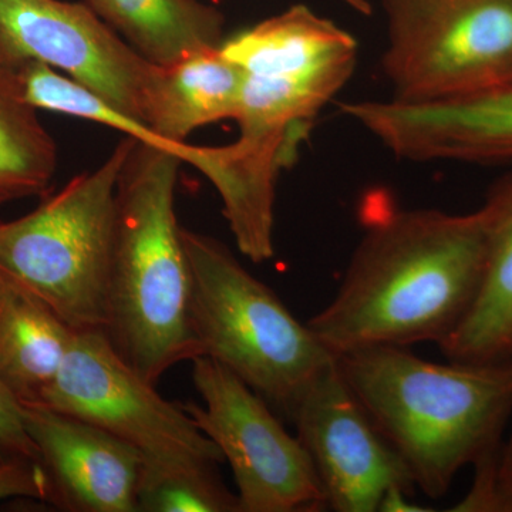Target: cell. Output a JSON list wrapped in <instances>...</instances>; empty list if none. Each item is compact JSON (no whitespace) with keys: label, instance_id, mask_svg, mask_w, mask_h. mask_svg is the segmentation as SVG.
Instances as JSON below:
<instances>
[{"label":"cell","instance_id":"1","mask_svg":"<svg viewBox=\"0 0 512 512\" xmlns=\"http://www.w3.org/2000/svg\"><path fill=\"white\" fill-rule=\"evenodd\" d=\"M221 52L242 72L239 136L227 146H187L183 161L220 194L241 254L262 264L275 255L279 177L355 72L357 42L332 20L295 5L225 39Z\"/></svg>","mask_w":512,"mask_h":512},{"label":"cell","instance_id":"2","mask_svg":"<svg viewBox=\"0 0 512 512\" xmlns=\"http://www.w3.org/2000/svg\"><path fill=\"white\" fill-rule=\"evenodd\" d=\"M485 241L481 207L467 214L389 211L367 225L338 292L308 326L335 356L439 345L476 299Z\"/></svg>","mask_w":512,"mask_h":512},{"label":"cell","instance_id":"3","mask_svg":"<svg viewBox=\"0 0 512 512\" xmlns=\"http://www.w3.org/2000/svg\"><path fill=\"white\" fill-rule=\"evenodd\" d=\"M343 380L394 448L416 488L439 500L501 444L512 412V360L436 363L402 346L336 356Z\"/></svg>","mask_w":512,"mask_h":512},{"label":"cell","instance_id":"4","mask_svg":"<svg viewBox=\"0 0 512 512\" xmlns=\"http://www.w3.org/2000/svg\"><path fill=\"white\" fill-rule=\"evenodd\" d=\"M177 147L136 141L116 190L106 333L120 356L157 384L201 356L190 322L191 274L175 217Z\"/></svg>","mask_w":512,"mask_h":512},{"label":"cell","instance_id":"5","mask_svg":"<svg viewBox=\"0 0 512 512\" xmlns=\"http://www.w3.org/2000/svg\"><path fill=\"white\" fill-rule=\"evenodd\" d=\"M190 264V322L201 356L217 360L292 419L336 356L218 239L181 229Z\"/></svg>","mask_w":512,"mask_h":512},{"label":"cell","instance_id":"6","mask_svg":"<svg viewBox=\"0 0 512 512\" xmlns=\"http://www.w3.org/2000/svg\"><path fill=\"white\" fill-rule=\"evenodd\" d=\"M137 138L124 136L92 173L15 221L0 222V272L35 293L74 330H106L116 190Z\"/></svg>","mask_w":512,"mask_h":512},{"label":"cell","instance_id":"7","mask_svg":"<svg viewBox=\"0 0 512 512\" xmlns=\"http://www.w3.org/2000/svg\"><path fill=\"white\" fill-rule=\"evenodd\" d=\"M392 99L430 101L512 86V0H383Z\"/></svg>","mask_w":512,"mask_h":512},{"label":"cell","instance_id":"8","mask_svg":"<svg viewBox=\"0 0 512 512\" xmlns=\"http://www.w3.org/2000/svg\"><path fill=\"white\" fill-rule=\"evenodd\" d=\"M204 406L181 403L231 467L239 512H311L326 507L308 451L244 380L208 356L191 360Z\"/></svg>","mask_w":512,"mask_h":512},{"label":"cell","instance_id":"9","mask_svg":"<svg viewBox=\"0 0 512 512\" xmlns=\"http://www.w3.org/2000/svg\"><path fill=\"white\" fill-rule=\"evenodd\" d=\"M96 424L146 460L224 463L221 451L185 412L157 393L111 345L106 330H76L56 379L40 403Z\"/></svg>","mask_w":512,"mask_h":512},{"label":"cell","instance_id":"10","mask_svg":"<svg viewBox=\"0 0 512 512\" xmlns=\"http://www.w3.org/2000/svg\"><path fill=\"white\" fill-rule=\"evenodd\" d=\"M0 62L47 64L144 123V100L156 64L84 2L0 0Z\"/></svg>","mask_w":512,"mask_h":512},{"label":"cell","instance_id":"11","mask_svg":"<svg viewBox=\"0 0 512 512\" xmlns=\"http://www.w3.org/2000/svg\"><path fill=\"white\" fill-rule=\"evenodd\" d=\"M291 421L330 510L375 512L389 491L413 494L406 464L349 389L336 360L303 394Z\"/></svg>","mask_w":512,"mask_h":512},{"label":"cell","instance_id":"12","mask_svg":"<svg viewBox=\"0 0 512 512\" xmlns=\"http://www.w3.org/2000/svg\"><path fill=\"white\" fill-rule=\"evenodd\" d=\"M340 110L402 160L512 165V86L430 101H353Z\"/></svg>","mask_w":512,"mask_h":512},{"label":"cell","instance_id":"13","mask_svg":"<svg viewBox=\"0 0 512 512\" xmlns=\"http://www.w3.org/2000/svg\"><path fill=\"white\" fill-rule=\"evenodd\" d=\"M22 420L49 480L47 503L72 512H137L143 454L96 424L20 404Z\"/></svg>","mask_w":512,"mask_h":512},{"label":"cell","instance_id":"14","mask_svg":"<svg viewBox=\"0 0 512 512\" xmlns=\"http://www.w3.org/2000/svg\"><path fill=\"white\" fill-rule=\"evenodd\" d=\"M485 262L480 288L466 316L439 343L448 362L498 365L512 359V171L488 191Z\"/></svg>","mask_w":512,"mask_h":512},{"label":"cell","instance_id":"15","mask_svg":"<svg viewBox=\"0 0 512 512\" xmlns=\"http://www.w3.org/2000/svg\"><path fill=\"white\" fill-rule=\"evenodd\" d=\"M241 87V69L221 46L168 66L156 64L144 100V124L160 146H180L197 128L234 120Z\"/></svg>","mask_w":512,"mask_h":512},{"label":"cell","instance_id":"16","mask_svg":"<svg viewBox=\"0 0 512 512\" xmlns=\"http://www.w3.org/2000/svg\"><path fill=\"white\" fill-rule=\"evenodd\" d=\"M74 333L35 293L0 272V383L20 404L40 403Z\"/></svg>","mask_w":512,"mask_h":512},{"label":"cell","instance_id":"17","mask_svg":"<svg viewBox=\"0 0 512 512\" xmlns=\"http://www.w3.org/2000/svg\"><path fill=\"white\" fill-rule=\"evenodd\" d=\"M148 62L168 66L224 42V16L198 0H84Z\"/></svg>","mask_w":512,"mask_h":512},{"label":"cell","instance_id":"18","mask_svg":"<svg viewBox=\"0 0 512 512\" xmlns=\"http://www.w3.org/2000/svg\"><path fill=\"white\" fill-rule=\"evenodd\" d=\"M19 69L0 62V205L47 195L59 161L56 141L25 99Z\"/></svg>","mask_w":512,"mask_h":512},{"label":"cell","instance_id":"19","mask_svg":"<svg viewBox=\"0 0 512 512\" xmlns=\"http://www.w3.org/2000/svg\"><path fill=\"white\" fill-rule=\"evenodd\" d=\"M218 464L146 460L137 484V512H239Z\"/></svg>","mask_w":512,"mask_h":512},{"label":"cell","instance_id":"20","mask_svg":"<svg viewBox=\"0 0 512 512\" xmlns=\"http://www.w3.org/2000/svg\"><path fill=\"white\" fill-rule=\"evenodd\" d=\"M474 468L473 487L451 511L512 512V433Z\"/></svg>","mask_w":512,"mask_h":512},{"label":"cell","instance_id":"21","mask_svg":"<svg viewBox=\"0 0 512 512\" xmlns=\"http://www.w3.org/2000/svg\"><path fill=\"white\" fill-rule=\"evenodd\" d=\"M0 461L39 463V451L22 420V406L0 383Z\"/></svg>","mask_w":512,"mask_h":512},{"label":"cell","instance_id":"22","mask_svg":"<svg viewBox=\"0 0 512 512\" xmlns=\"http://www.w3.org/2000/svg\"><path fill=\"white\" fill-rule=\"evenodd\" d=\"M49 494V480L39 463L0 461V500L26 497L47 503Z\"/></svg>","mask_w":512,"mask_h":512},{"label":"cell","instance_id":"23","mask_svg":"<svg viewBox=\"0 0 512 512\" xmlns=\"http://www.w3.org/2000/svg\"><path fill=\"white\" fill-rule=\"evenodd\" d=\"M349 8L356 10L360 15L369 16L372 15V5L369 0H343Z\"/></svg>","mask_w":512,"mask_h":512},{"label":"cell","instance_id":"24","mask_svg":"<svg viewBox=\"0 0 512 512\" xmlns=\"http://www.w3.org/2000/svg\"><path fill=\"white\" fill-rule=\"evenodd\" d=\"M512 360V359H511Z\"/></svg>","mask_w":512,"mask_h":512}]
</instances>
